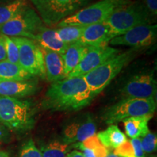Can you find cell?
Wrapping results in <instances>:
<instances>
[{"instance_id":"8fae6325","label":"cell","mask_w":157,"mask_h":157,"mask_svg":"<svg viewBox=\"0 0 157 157\" xmlns=\"http://www.w3.org/2000/svg\"><path fill=\"white\" fill-rule=\"evenodd\" d=\"M157 83L151 72L132 76L120 90L123 98H156Z\"/></svg>"},{"instance_id":"e575fe53","label":"cell","mask_w":157,"mask_h":157,"mask_svg":"<svg viewBox=\"0 0 157 157\" xmlns=\"http://www.w3.org/2000/svg\"><path fill=\"white\" fill-rule=\"evenodd\" d=\"M0 157H10L9 154L7 152L0 151Z\"/></svg>"},{"instance_id":"2e32d148","label":"cell","mask_w":157,"mask_h":157,"mask_svg":"<svg viewBox=\"0 0 157 157\" xmlns=\"http://www.w3.org/2000/svg\"><path fill=\"white\" fill-rule=\"evenodd\" d=\"M39 48L44 58L45 78L48 82L53 83L66 78L64 73V63L61 55L48 49L41 47Z\"/></svg>"},{"instance_id":"f1b7e54d","label":"cell","mask_w":157,"mask_h":157,"mask_svg":"<svg viewBox=\"0 0 157 157\" xmlns=\"http://www.w3.org/2000/svg\"><path fill=\"white\" fill-rule=\"evenodd\" d=\"M19 157H43L42 152L35 146L34 141L29 140L21 148Z\"/></svg>"},{"instance_id":"8992f818","label":"cell","mask_w":157,"mask_h":157,"mask_svg":"<svg viewBox=\"0 0 157 157\" xmlns=\"http://www.w3.org/2000/svg\"><path fill=\"white\" fill-rule=\"evenodd\" d=\"M129 2V0H100L63 20L57 27L66 25L87 26L104 22L117 7L126 5Z\"/></svg>"},{"instance_id":"74e56055","label":"cell","mask_w":157,"mask_h":157,"mask_svg":"<svg viewBox=\"0 0 157 157\" xmlns=\"http://www.w3.org/2000/svg\"><path fill=\"white\" fill-rule=\"evenodd\" d=\"M150 157H156V156H150Z\"/></svg>"},{"instance_id":"4fadbf2b","label":"cell","mask_w":157,"mask_h":157,"mask_svg":"<svg viewBox=\"0 0 157 157\" xmlns=\"http://www.w3.org/2000/svg\"><path fill=\"white\" fill-rule=\"evenodd\" d=\"M96 125L90 117L68 124L63 131V142L67 144L82 143L95 135Z\"/></svg>"},{"instance_id":"9a60e30c","label":"cell","mask_w":157,"mask_h":157,"mask_svg":"<svg viewBox=\"0 0 157 157\" xmlns=\"http://www.w3.org/2000/svg\"><path fill=\"white\" fill-rule=\"evenodd\" d=\"M112 39L109 26L104 21L86 26L78 42L93 48L109 45Z\"/></svg>"},{"instance_id":"d590c367","label":"cell","mask_w":157,"mask_h":157,"mask_svg":"<svg viewBox=\"0 0 157 157\" xmlns=\"http://www.w3.org/2000/svg\"><path fill=\"white\" fill-rule=\"evenodd\" d=\"M13 1H14V0H0V5H4V4L9 3Z\"/></svg>"},{"instance_id":"d6a6232c","label":"cell","mask_w":157,"mask_h":157,"mask_svg":"<svg viewBox=\"0 0 157 157\" xmlns=\"http://www.w3.org/2000/svg\"><path fill=\"white\" fill-rule=\"evenodd\" d=\"M67 157H84L83 154L79 151H73L68 154Z\"/></svg>"},{"instance_id":"30bf717a","label":"cell","mask_w":157,"mask_h":157,"mask_svg":"<svg viewBox=\"0 0 157 157\" xmlns=\"http://www.w3.org/2000/svg\"><path fill=\"white\" fill-rule=\"evenodd\" d=\"M156 24L143 25L135 27L120 36H116L110 41L111 45L130 47L132 49L149 48L156 42Z\"/></svg>"},{"instance_id":"d6986e66","label":"cell","mask_w":157,"mask_h":157,"mask_svg":"<svg viewBox=\"0 0 157 157\" xmlns=\"http://www.w3.org/2000/svg\"><path fill=\"white\" fill-rule=\"evenodd\" d=\"M154 115L142 116L127 118L122 121L124 127L125 133L130 138H137L145 136L150 132L148 128L149 121Z\"/></svg>"},{"instance_id":"1f68e13d","label":"cell","mask_w":157,"mask_h":157,"mask_svg":"<svg viewBox=\"0 0 157 157\" xmlns=\"http://www.w3.org/2000/svg\"><path fill=\"white\" fill-rule=\"evenodd\" d=\"M6 60L5 50V48H4L2 41L1 37H0V61H2V60Z\"/></svg>"},{"instance_id":"484cf974","label":"cell","mask_w":157,"mask_h":157,"mask_svg":"<svg viewBox=\"0 0 157 157\" xmlns=\"http://www.w3.org/2000/svg\"><path fill=\"white\" fill-rule=\"evenodd\" d=\"M0 37L2 41L4 48H5L6 60L12 63L19 65L18 49H17V44H15V42L12 39L10 36L0 34Z\"/></svg>"},{"instance_id":"f546056e","label":"cell","mask_w":157,"mask_h":157,"mask_svg":"<svg viewBox=\"0 0 157 157\" xmlns=\"http://www.w3.org/2000/svg\"><path fill=\"white\" fill-rule=\"evenodd\" d=\"M143 5L146 7L151 15L156 17L157 15V0H143Z\"/></svg>"},{"instance_id":"83f0119b","label":"cell","mask_w":157,"mask_h":157,"mask_svg":"<svg viewBox=\"0 0 157 157\" xmlns=\"http://www.w3.org/2000/svg\"><path fill=\"white\" fill-rule=\"evenodd\" d=\"M141 146L145 154H150L155 151L157 148V137L154 132H148L140 138Z\"/></svg>"},{"instance_id":"7402d4cb","label":"cell","mask_w":157,"mask_h":157,"mask_svg":"<svg viewBox=\"0 0 157 157\" xmlns=\"http://www.w3.org/2000/svg\"><path fill=\"white\" fill-rule=\"evenodd\" d=\"M113 154L119 157H144L145 153L141 146L140 138L127 140L113 151Z\"/></svg>"},{"instance_id":"cb8c5ba5","label":"cell","mask_w":157,"mask_h":157,"mask_svg":"<svg viewBox=\"0 0 157 157\" xmlns=\"http://www.w3.org/2000/svg\"><path fill=\"white\" fill-rule=\"evenodd\" d=\"M86 26L82 25H66L58 27L56 32L61 42L66 44L78 42Z\"/></svg>"},{"instance_id":"ffe728a7","label":"cell","mask_w":157,"mask_h":157,"mask_svg":"<svg viewBox=\"0 0 157 157\" xmlns=\"http://www.w3.org/2000/svg\"><path fill=\"white\" fill-rule=\"evenodd\" d=\"M98 138L105 148L115 149L126 141L127 136L117 124H110L105 130L98 133Z\"/></svg>"},{"instance_id":"44dd1931","label":"cell","mask_w":157,"mask_h":157,"mask_svg":"<svg viewBox=\"0 0 157 157\" xmlns=\"http://www.w3.org/2000/svg\"><path fill=\"white\" fill-rule=\"evenodd\" d=\"M34 78L20 65L12 63L7 60L0 61V82L29 80Z\"/></svg>"},{"instance_id":"5bb4252c","label":"cell","mask_w":157,"mask_h":157,"mask_svg":"<svg viewBox=\"0 0 157 157\" xmlns=\"http://www.w3.org/2000/svg\"><path fill=\"white\" fill-rule=\"evenodd\" d=\"M38 90V82L33 78L0 82V96L19 99L34 95Z\"/></svg>"},{"instance_id":"7c38bea8","label":"cell","mask_w":157,"mask_h":157,"mask_svg":"<svg viewBox=\"0 0 157 157\" xmlns=\"http://www.w3.org/2000/svg\"><path fill=\"white\" fill-rule=\"evenodd\" d=\"M120 52L119 50L105 45L101 47H89L78 66L67 76V77L83 76L103 63L110 57Z\"/></svg>"},{"instance_id":"52a82bcc","label":"cell","mask_w":157,"mask_h":157,"mask_svg":"<svg viewBox=\"0 0 157 157\" xmlns=\"http://www.w3.org/2000/svg\"><path fill=\"white\" fill-rule=\"evenodd\" d=\"M43 23L48 26L74 14L87 5L90 0H31Z\"/></svg>"},{"instance_id":"277c9868","label":"cell","mask_w":157,"mask_h":157,"mask_svg":"<svg viewBox=\"0 0 157 157\" xmlns=\"http://www.w3.org/2000/svg\"><path fill=\"white\" fill-rule=\"evenodd\" d=\"M137 50L128 51L110 57L97 68L82 76L95 96L103 91L127 65L136 57Z\"/></svg>"},{"instance_id":"ba28073f","label":"cell","mask_w":157,"mask_h":157,"mask_svg":"<svg viewBox=\"0 0 157 157\" xmlns=\"http://www.w3.org/2000/svg\"><path fill=\"white\" fill-rule=\"evenodd\" d=\"M44 23L30 6H27L15 16L0 27V34L10 37H25L33 40Z\"/></svg>"},{"instance_id":"e0dca14e","label":"cell","mask_w":157,"mask_h":157,"mask_svg":"<svg viewBox=\"0 0 157 157\" xmlns=\"http://www.w3.org/2000/svg\"><path fill=\"white\" fill-rule=\"evenodd\" d=\"M34 41L41 48L48 49L62 55L68 44H64L57 36L56 29L48 28L44 25L35 35Z\"/></svg>"},{"instance_id":"3957f363","label":"cell","mask_w":157,"mask_h":157,"mask_svg":"<svg viewBox=\"0 0 157 157\" xmlns=\"http://www.w3.org/2000/svg\"><path fill=\"white\" fill-rule=\"evenodd\" d=\"M34 111L31 102L0 96V123L13 132H23L34 127Z\"/></svg>"},{"instance_id":"5b68a950","label":"cell","mask_w":157,"mask_h":157,"mask_svg":"<svg viewBox=\"0 0 157 157\" xmlns=\"http://www.w3.org/2000/svg\"><path fill=\"white\" fill-rule=\"evenodd\" d=\"M156 110V98H122L104 111L103 119L108 124H114L127 118L154 115Z\"/></svg>"},{"instance_id":"9c48e42d","label":"cell","mask_w":157,"mask_h":157,"mask_svg":"<svg viewBox=\"0 0 157 157\" xmlns=\"http://www.w3.org/2000/svg\"><path fill=\"white\" fill-rule=\"evenodd\" d=\"M18 49L19 65L34 77L45 78L44 58L39 45L25 37H11Z\"/></svg>"},{"instance_id":"836d02e7","label":"cell","mask_w":157,"mask_h":157,"mask_svg":"<svg viewBox=\"0 0 157 157\" xmlns=\"http://www.w3.org/2000/svg\"><path fill=\"white\" fill-rule=\"evenodd\" d=\"M6 134V129L5 127L0 123V142L2 140V139L5 137V135Z\"/></svg>"},{"instance_id":"4dcf8cb0","label":"cell","mask_w":157,"mask_h":157,"mask_svg":"<svg viewBox=\"0 0 157 157\" xmlns=\"http://www.w3.org/2000/svg\"><path fill=\"white\" fill-rule=\"evenodd\" d=\"M74 146L77 147L79 150L82 151L81 152L82 153V154H83L84 157H97L95 156V153L93 152V150H91V149L90 148H85V147L82 146L80 143H76V144L74 145Z\"/></svg>"},{"instance_id":"6da1fadb","label":"cell","mask_w":157,"mask_h":157,"mask_svg":"<svg viewBox=\"0 0 157 157\" xmlns=\"http://www.w3.org/2000/svg\"><path fill=\"white\" fill-rule=\"evenodd\" d=\"M96 97L82 76L66 77L51 84L42 105L54 111H78Z\"/></svg>"},{"instance_id":"7a4b0ae2","label":"cell","mask_w":157,"mask_h":157,"mask_svg":"<svg viewBox=\"0 0 157 157\" xmlns=\"http://www.w3.org/2000/svg\"><path fill=\"white\" fill-rule=\"evenodd\" d=\"M154 17L140 1L130 2L117 7L105 21L113 39L135 27L154 24Z\"/></svg>"},{"instance_id":"4316f807","label":"cell","mask_w":157,"mask_h":157,"mask_svg":"<svg viewBox=\"0 0 157 157\" xmlns=\"http://www.w3.org/2000/svg\"><path fill=\"white\" fill-rule=\"evenodd\" d=\"M80 143L85 148L93 150L97 157H105L109 154V149L102 144L96 135H93Z\"/></svg>"},{"instance_id":"d4e9b609","label":"cell","mask_w":157,"mask_h":157,"mask_svg":"<svg viewBox=\"0 0 157 157\" xmlns=\"http://www.w3.org/2000/svg\"><path fill=\"white\" fill-rule=\"evenodd\" d=\"M69 144L53 140L41 150L43 157H67L70 151Z\"/></svg>"},{"instance_id":"603a6c76","label":"cell","mask_w":157,"mask_h":157,"mask_svg":"<svg viewBox=\"0 0 157 157\" xmlns=\"http://www.w3.org/2000/svg\"><path fill=\"white\" fill-rule=\"evenodd\" d=\"M29 0H14L0 5V27L13 19L19 12L29 6Z\"/></svg>"},{"instance_id":"ac0fdd59","label":"cell","mask_w":157,"mask_h":157,"mask_svg":"<svg viewBox=\"0 0 157 157\" xmlns=\"http://www.w3.org/2000/svg\"><path fill=\"white\" fill-rule=\"evenodd\" d=\"M89 47L79 42L68 44L64 52L61 55L64 63V73L66 78L81 62Z\"/></svg>"},{"instance_id":"8d00e7d4","label":"cell","mask_w":157,"mask_h":157,"mask_svg":"<svg viewBox=\"0 0 157 157\" xmlns=\"http://www.w3.org/2000/svg\"><path fill=\"white\" fill-rule=\"evenodd\" d=\"M105 157H119V156H117V155H115L113 153H109V154H108Z\"/></svg>"}]
</instances>
